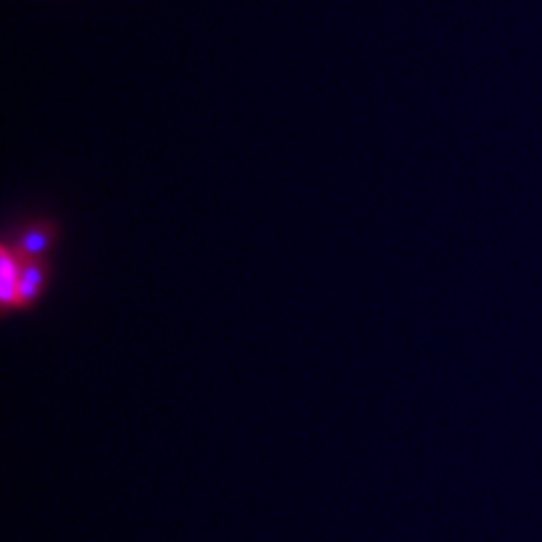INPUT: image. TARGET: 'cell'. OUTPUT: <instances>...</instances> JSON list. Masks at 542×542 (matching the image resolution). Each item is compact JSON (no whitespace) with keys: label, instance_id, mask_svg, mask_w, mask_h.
<instances>
[{"label":"cell","instance_id":"1","mask_svg":"<svg viewBox=\"0 0 542 542\" xmlns=\"http://www.w3.org/2000/svg\"><path fill=\"white\" fill-rule=\"evenodd\" d=\"M28 258L14 242L0 249V303L5 314L21 310V276Z\"/></svg>","mask_w":542,"mask_h":542},{"label":"cell","instance_id":"2","mask_svg":"<svg viewBox=\"0 0 542 542\" xmlns=\"http://www.w3.org/2000/svg\"><path fill=\"white\" fill-rule=\"evenodd\" d=\"M50 283V260L28 258L21 276V310H30L41 301Z\"/></svg>","mask_w":542,"mask_h":542},{"label":"cell","instance_id":"3","mask_svg":"<svg viewBox=\"0 0 542 542\" xmlns=\"http://www.w3.org/2000/svg\"><path fill=\"white\" fill-rule=\"evenodd\" d=\"M57 226L52 222H34L25 226L19 238L14 240L16 247H19L25 256L30 258H48L50 249L55 247L57 242Z\"/></svg>","mask_w":542,"mask_h":542}]
</instances>
